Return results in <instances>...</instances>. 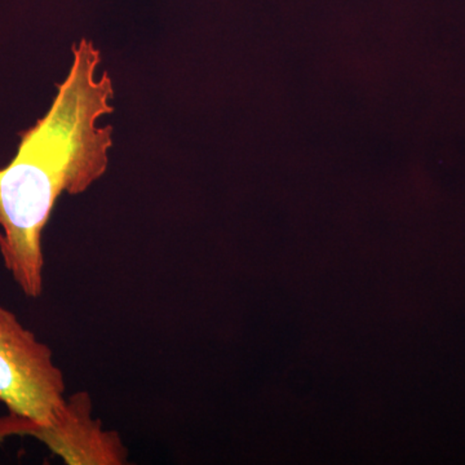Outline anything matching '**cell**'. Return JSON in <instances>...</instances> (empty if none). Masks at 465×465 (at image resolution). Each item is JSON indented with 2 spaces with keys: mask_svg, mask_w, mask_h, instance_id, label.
<instances>
[{
  "mask_svg": "<svg viewBox=\"0 0 465 465\" xmlns=\"http://www.w3.org/2000/svg\"><path fill=\"white\" fill-rule=\"evenodd\" d=\"M82 394L65 399V379L52 349L0 307V402L9 414L57 425L72 418Z\"/></svg>",
  "mask_w": 465,
  "mask_h": 465,
  "instance_id": "7a4b0ae2",
  "label": "cell"
},
{
  "mask_svg": "<svg viewBox=\"0 0 465 465\" xmlns=\"http://www.w3.org/2000/svg\"><path fill=\"white\" fill-rule=\"evenodd\" d=\"M9 436H30L42 440L69 465H122L127 463V449L114 430H103L92 418V401L87 393L69 420L43 425L9 414L0 418V443Z\"/></svg>",
  "mask_w": 465,
  "mask_h": 465,
  "instance_id": "3957f363",
  "label": "cell"
},
{
  "mask_svg": "<svg viewBox=\"0 0 465 465\" xmlns=\"http://www.w3.org/2000/svg\"><path fill=\"white\" fill-rule=\"evenodd\" d=\"M73 64L50 110L21 133L16 155L0 168V255L27 298L43 292L42 235L64 192L81 194L108 168L114 96L108 73L96 78L99 48L88 39L72 47Z\"/></svg>",
  "mask_w": 465,
  "mask_h": 465,
  "instance_id": "6da1fadb",
  "label": "cell"
}]
</instances>
